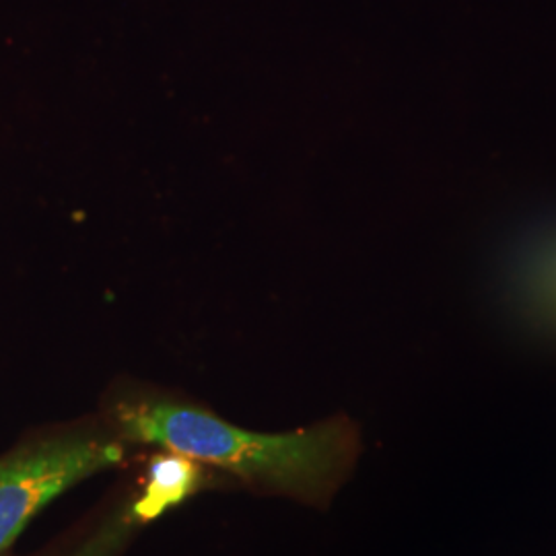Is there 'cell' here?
<instances>
[{
  "instance_id": "1",
  "label": "cell",
  "mask_w": 556,
  "mask_h": 556,
  "mask_svg": "<svg viewBox=\"0 0 556 556\" xmlns=\"http://www.w3.org/2000/svg\"><path fill=\"white\" fill-rule=\"evenodd\" d=\"M116 420L124 438L305 501H318L337 489L357 447L355 429L342 418L291 433H252L172 397L119 400Z\"/></svg>"
},
{
  "instance_id": "3",
  "label": "cell",
  "mask_w": 556,
  "mask_h": 556,
  "mask_svg": "<svg viewBox=\"0 0 556 556\" xmlns=\"http://www.w3.org/2000/svg\"><path fill=\"white\" fill-rule=\"evenodd\" d=\"M199 462L179 454H163L149 464L147 486L135 503L132 514L139 521H151L163 516L190 497L200 482Z\"/></svg>"
},
{
  "instance_id": "2",
  "label": "cell",
  "mask_w": 556,
  "mask_h": 556,
  "mask_svg": "<svg viewBox=\"0 0 556 556\" xmlns=\"http://www.w3.org/2000/svg\"><path fill=\"white\" fill-rule=\"evenodd\" d=\"M122 445L89 435L48 439L0 459V555L41 509L122 462Z\"/></svg>"
},
{
  "instance_id": "4",
  "label": "cell",
  "mask_w": 556,
  "mask_h": 556,
  "mask_svg": "<svg viewBox=\"0 0 556 556\" xmlns=\"http://www.w3.org/2000/svg\"><path fill=\"white\" fill-rule=\"evenodd\" d=\"M546 277H548V282H546V289H544V293L548 295V301L553 303L551 307L556 312V264L551 266V270L546 273Z\"/></svg>"
}]
</instances>
